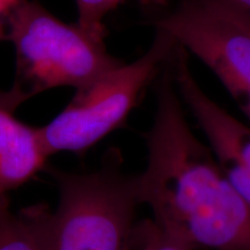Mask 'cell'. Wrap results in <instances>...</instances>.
Segmentation results:
<instances>
[{
	"label": "cell",
	"instance_id": "cell-7",
	"mask_svg": "<svg viewBox=\"0 0 250 250\" xmlns=\"http://www.w3.org/2000/svg\"><path fill=\"white\" fill-rule=\"evenodd\" d=\"M26 101V96L13 86L0 89V196L35 177L44 169L49 158L40 127L15 116L18 108Z\"/></svg>",
	"mask_w": 250,
	"mask_h": 250
},
{
	"label": "cell",
	"instance_id": "cell-11",
	"mask_svg": "<svg viewBox=\"0 0 250 250\" xmlns=\"http://www.w3.org/2000/svg\"><path fill=\"white\" fill-rule=\"evenodd\" d=\"M22 1L23 0H0V42L6 41V27L9 15Z\"/></svg>",
	"mask_w": 250,
	"mask_h": 250
},
{
	"label": "cell",
	"instance_id": "cell-8",
	"mask_svg": "<svg viewBox=\"0 0 250 250\" xmlns=\"http://www.w3.org/2000/svg\"><path fill=\"white\" fill-rule=\"evenodd\" d=\"M0 250H42L33 221L23 208L12 212L7 195L0 196Z\"/></svg>",
	"mask_w": 250,
	"mask_h": 250
},
{
	"label": "cell",
	"instance_id": "cell-6",
	"mask_svg": "<svg viewBox=\"0 0 250 250\" xmlns=\"http://www.w3.org/2000/svg\"><path fill=\"white\" fill-rule=\"evenodd\" d=\"M170 65L181 100L202 127L223 169L250 175V126L221 108L199 87L190 70L188 52L179 44Z\"/></svg>",
	"mask_w": 250,
	"mask_h": 250
},
{
	"label": "cell",
	"instance_id": "cell-9",
	"mask_svg": "<svg viewBox=\"0 0 250 250\" xmlns=\"http://www.w3.org/2000/svg\"><path fill=\"white\" fill-rule=\"evenodd\" d=\"M127 0H76L78 9L77 23L90 35L105 39L104 19ZM146 2H159L161 0H144Z\"/></svg>",
	"mask_w": 250,
	"mask_h": 250
},
{
	"label": "cell",
	"instance_id": "cell-4",
	"mask_svg": "<svg viewBox=\"0 0 250 250\" xmlns=\"http://www.w3.org/2000/svg\"><path fill=\"white\" fill-rule=\"evenodd\" d=\"M176 46L167 31L155 29L154 41L142 57L123 62L77 88L66 107L40 127L48 155L59 152L81 155L122 126L144 90L160 76Z\"/></svg>",
	"mask_w": 250,
	"mask_h": 250
},
{
	"label": "cell",
	"instance_id": "cell-3",
	"mask_svg": "<svg viewBox=\"0 0 250 250\" xmlns=\"http://www.w3.org/2000/svg\"><path fill=\"white\" fill-rule=\"evenodd\" d=\"M6 41L15 52L14 88L27 100L57 87H79L123 64L109 54L104 40L78 23H66L35 0L12 12Z\"/></svg>",
	"mask_w": 250,
	"mask_h": 250
},
{
	"label": "cell",
	"instance_id": "cell-12",
	"mask_svg": "<svg viewBox=\"0 0 250 250\" xmlns=\"http://www.w3.org/2000/svg\"><path fill=\"white\" fill-rule=\"evenodd\" d=\"M250 19V0H219Z\"/></svg>",
	"mask_w": 250,
	"mask_h": 250
},
{
	"label": "cell",
	"instance_id": "cell-2",
	"mask_svg": "<svg viewBox=\"0 0 250 250\" xmlns=\"http://www.w3.org/2000/svg\"><path fill=\"white\" fill-rule=\"evenodd\" d=\"M58 204L23 208L33 221L42 250H129L142 204L138 175L125 174L121 156L109 153L92 173L56 170Z\"/></svg>",
	"mask_w": 250,
	"mask_h": 250
},
{
	"label": "cell",
	"instance_id": "cell-5",
	"mask_svg": "<svg viewBox=\"0 0 250 250\" xmlns=\"http://www.w3.org/2000/svg\"><path fill=\"white\" fill-rule=\"evenodd\" d=\"M201 59L237 102L250 92V19L219 0H181L153 21Z\"/></svg>",
	"mask_w": 250,
	"mask_h": 250
},
{
	"label": "cell",
	"instance_id": "cell-1",
	"mask_svg": "<svg viewBox=\"0 0 250 250\" xmlns=\"http://www.w3.org/2000/svg\"><path fill=\"white\" fill-rule=\"evenodd\" d=\"M170 59L158 79L147 166L138 175L140 203L184 250H250L249 206L190 129Z\"/></svg>",
	"mask_w": 250,
	"mask_h": 250
},
{
	"label": "cell",
	"instance_id": "cell-13",
	"mask_svg": "<svg viewBox=\"0 0 250 250\" xmlns=\"http://www.w3.org/2000/svg\"><path fill=\"white\" fill-rule=\"evenodd\" d=\"M240 105H241L242 111L245 112L246 116L248 117V120L250 121V92L247 93L243 98L239 101Z\"/></svg>",
	"mask_w": 250,
	"mask_h": 250
},
{
	"label": "cell",
	"instance_id": "cell-10",
	"mask_svg": "<svg viewBox=\"0 0 250 250\" xmlns=\"http://www.w3.org/2000/svg\"><path fill=\"white\" fill-rule=\"evenodd\" d=\"M129 250H184L174 242L153 219H144L133 229Z\"/></svg>",
	"mask_w": 250,
	"mask_h": 250
}]
</instances>
